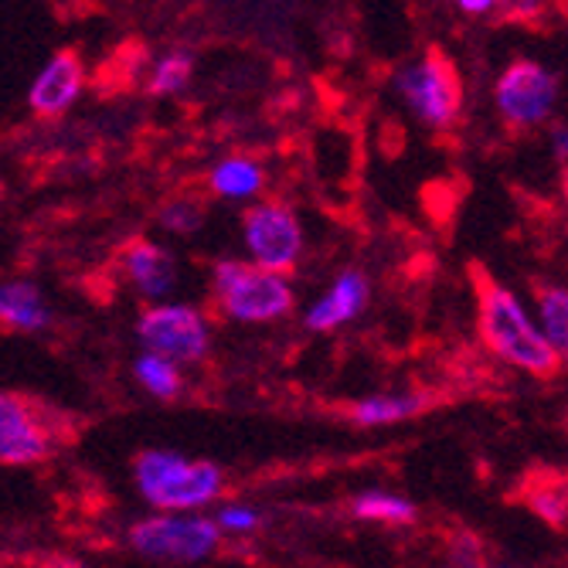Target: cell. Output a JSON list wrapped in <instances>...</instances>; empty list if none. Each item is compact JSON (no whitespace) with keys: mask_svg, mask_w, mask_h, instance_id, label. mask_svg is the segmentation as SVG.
I'll return each instance as SVG.
<instances>
[{"mask_svg":"<svg viewBox=\"0 0 568 568\" xmlns=\"http://www.w3.org/2000/svg\"><path fill=\"white\" fill-rule=\"evenodd\" d=\"M467 273L477 293V324L487 347L497 351L504 361H510L514 368H521L535 378H551L561 365V354L551 344V337L538 334L518 296L504 290L487 266L470 263Z\"/></svg>","mask_w":568,"mask_h":568,"instance_id":"cell-1","label":"cell"},{"mask_svg":"<svg viewBox=\"0 0 568 568\" xmlns=\"http://www.w3.org/2000/svg\"><path fill=\"white\" fill-rule=\"evenodd\" d=\"M136 484L150 504L184 510L219 497L222 470L215 463L184 459L174 453H143L136 459Z\"/></svg>","mask_w":568,"mask_h":568,"instance_id":"cell-2","label":"cell"},{"mask_svg":"<svg viewBox=\"0 0 568 568\" xmlns=\"http://www.w3.org/2000/svg\"><path fill=\"white\" fill-rule=\"evenodd\" d=\"M398 92L426 126H449L463 106V82L456 62L443 48H429L419 65L398 72Z\"/></svg>","mask_w":568,"mask_h":568,"instance_id":"cell-3","label":"cell"},{"mask_svg":"<svg viewBox=\"0 0 568 568\" xmlns=\"http://www.w3.org/2000/svg\"><path fill=\"white\" fill-rule=\"evenodd\" d=\"M215 290L222 306L235 321H273L283 317L293 306V293L290 286L280 280V273L266 270V266H245V263H219L215 266Z\"/></svg>","mask_w":568,"mask_h":568,"instance_id":"cell-4","label":"cell"},{"mask_svg":"<svg viewBox=\"0 0 568 568\" xmlns=\"http://www.w3.org/2000/svg\"><path fill=\"white\" fill-rule=\"evenodd\" d=\"M55 443V419H48V405L8 392L0 398V459L8 467L38 463Z\"/></svg>","mask_w":568,"mask_h":568,"instance_id":"cell-5","label":"cell"},{"mask_svg":"<svg viewBox=\"0 0 568 568\" xmlns=\"http://www.w3.org/2000/svg\"><path fill=\"white\" fill-rule=\"evenodd\" d=\"M558 99V75L541 69L538 62H514L497 82L500 116L514 130L538 126Z\"/></svg>","mask_w":568,"mask_h":568,"instance_id":"cell-6","label":"cell"},{"mask_svg":"<svg viewBox=\"0 0 568 568\" xmlns=\"http://www.w3.org/2000/svg\"><path fill=\"white\" fill-rule=\"evenodd\" d=\"M245 242L255 255V263L273 270V273H286L300 260L303 232H300V222L286 204L266 201L245 215Z\"/></svg>","mask_w":568,"mask_h":568,"instance_id":"cell-7","label":"cell"},{"mask_svg":"<svg viewBox=\"0 0 568 568\" xmlns=\"http://www.w3.org/2000/svg\"><path fill=\"white\" fill-rule=\"evenodd\" d=\"M130 545L146 558L197 561L219 545V528L197 518H153L130 531Z\"/></svg>","mask_w":568,"mask_h":568,"instance_id":"cell-8","label":"cell"},{"mask_svg":"<svg viewBox=\"0 0 568 568\" xmlns=\"http://www.w3.org/2000/svg\"><path fill=\"white\" fill-rule=\"evenodd\" d=\"M146 351L174 361H197L209 351V331L191 306H150L136 324Z\"/></svg>","mask_w":568,"mask_h":568,"instance_id":"cell-9","label":"cell"},{"mask_svg":"<svg viewBox=\"0 0 568 568\" xmlns=\"http://www.w3.org/2000/svg\"><path fill=\"white\" fill-rule=\"evenodd\" d=\"M82 89V62L75 51H59L31 85V110L38 116H62Z\"/></svg>","mask_w":568,"mask_h":568,"instance_id":"cell-10","label":"cell"},{"mask_svg":"<svg viewBox=\"0 0 568 568\" xmlns=\"http://www.w3.org/2000/svg\"><path fill=\"white\" fill-rule=\"evenodd\" d=\"M368 303V283L361 273H344L334 290L314 303V310L306 314V327L310 331H334L344 321H354Z\"/></svg>","mask_w":568,"mask_h":568,"instance_id":"cell-11","label":"cell"},{"mask_svg":"<svg viewBox=\"0 0 568 568\" xmlns=\"http://www.w3.org/2000/svg\"><path fill=\"white\" fill-rule=\"evenodd\" d=\"M126 270H130L136 290L146 293V296L171 293L174 273H178L171 252L161 248V245H153V242H143V239L130 242V248H126Z\"/></svg>","mask_w":568,"mask_h":568,"instance_id":"cell-12","label":"cell"},{"mask_svg":"<svg viewBox=\"0 0 568 568\" xmlns=\"http://www.w3.org/2000/svg\"><path fill=\"white\" fill-rule=\"evenodd\" d=\"M521 500L551 528L568 525V484L551 467H535L521 484Z\"/></svg>","mask_w":568,"mask_h":568,"instance_id":"cell-13","label":"cell"},{"mask_svg":"<svg viewBox=\"0 0 568 568\" xmlns=\"http://www.w3.org/2000/svg\"><path fill=\"white\" fill-rule=\"evenodd\" d=\"M0 317L14 331H41L48 324V306L31 283H8L0 293Z\"/></svg>","mask_w":568,"mask_h":568,"instance_id":"cell-14","label":"cell"},{"mask_svg":"<svg viewBox=\"0 0 568 568\" xmlns=\"http://www.w3.org/2000/svg\"><path fill=\"white\" fill-rule=\"evenodd\" d=\"M433 405L429 395H382V398H368L351 408V419L361 426H388V423H402L426 412Z\"/></svg>","mask_w":568,"mask_h":568,"instance_id":"cell-15","label":"cell"},{"mask_svg":"<svg viewBox=\"0 0 568 568\" xmlns=\"http://www.w3.org/2000/svg\"><path fill=\"white\" fill-rule=\"evenodd\" d=\"M535 296H538V306H541L545 334L551 337L558 354L568 361V290H558V286H548V283H535Z\"/></svg>","mask_w":568,"mask_h":568,"instance_id":"cell-16","label":"cell"},{"mask_svg":"<svg viewBox=\"0 0 568 568\" xmlns=\"http://www.w3.org/2000/svg\"><path fill=\"white\" fill-rule=\"evenodd\" d=\"M212 187L225 197H245V194H255L263 187V171L252 161L235 158V161L219 164V171L212 174Z\"/></svg>","mask_w":568,"mask_h":568,"instance_id":"cell-17","label":"cell"},{"mask_svg":"<svg viewBox=\"0 0 568 568\" xmlns=\"http://www.w3.org/2000/svg\"><path fill=\"white\" fill-rule=\"evenodd\" d=\"M136 378L153 392V395H161V398H174L178 388H181V378L174 372V365L164 357V354H143L136 361Z\"/></svg>","mask_w":568,"mask_h":568,"instance_id":"cell-18","label":"cell"},{"mask_svg":"<svg viewBox=\"0 0 568 568\" xmlns=\"http://www.w3.org/2000/svg\"><path fill=\"white\" fill-rule=\"evenodd\" d=\"M357 518H378V521H412L416 518V507L402 497H388V494H365L354 504Z\"/></svg>","mask_w":568,"mask_h":568,"instance_id":"cell-19","label":"cell"},{"mask_svg":"<svg viewBox=\"0 0 568 568\" xmlns=\"http://www.w3.org/2000/svg\"><path fill=\"white\" fill-rule=\"evenodd\" d=\"M191 69H194V59L187 55V51H171V55L158 65V72H153L150 92H158V95L178 92L191 79Z\"/></svg>","mask_w":568,"mask_h":568,"instance_id":"cell-20","label":"cell"},{"mask_svg":"<svg viewBox=\"0 0 568 568\" xmlns=\"http://www.w3.org/2000/svg\"><path fill=\"white\" fill-rule=\"evenodd\" d=\"M201 219H204L201 209H197V204H191V201H174V204H168V209L161 212V222L171 232H197Z\"/></svg>","mask_w":568,"mask_h":568,"instance_id":"cell-21","label":"cell"},{"mask_svg":"<svg viewBox=\"0 0 568 568\" xmlns=\"http://www.w3.org/2000/svg\"><path fill=\"white\" fill-rule=\"evenodd\" d=\"M500 11L510 21H535L541 11V0H500Z\"/></svg>","mask_w":568,"mask_h":568,"instance_id":"cell-22","label":"cell"},{"mask_svg":"<svg viewBox=\"0 0 568 568\" xmlns=\"http://www.w3.org/2000/svg\"><path fill=\"white\" fill-rule=\"evenodd\" d=\"M477 551H480V541H477V538L459 535L456 545H453V561H459V565H477V561H480Z\"/></svg>","mask_w":568,"mask_h":568,"instance_id":"cell-23","label":"cell"},{"mask_svg":"<svg viewBox=\"0 0 568 568\" xmlns=\"http://www.w3.org/2000/svg\"><path fill=\"white\" fill-rule=\"evenodd\" d=\"M219 525H225L232 531H248V528H255V514L252 510H242V507H229V510H222Z\"/></svg>","mask_w":568,"mask_h":568,"instance_id":"cell-24","label":"cell"},{"mask_svg":"<svg viewBox=\"0 0 568 568\" xmlns=\"http://www.w3.org/2000/svg\"><path fill=\"white\" fill-rule=\"evenodd\" d=\"M555 153H558V161H568V130L565 126L555 130Z\"/></svg>","mask_w":568,"mask_h":568,"instance_id":"cell-25","label":"cell"},{"mask_svg":"<svg viewBox=\"0 0 568 568\" xmlns=\"http://www.w3.org/2000/svg\"><path fill=\"white\" fill-rule=\"evenodd\" d=\"M494 0H459V8L463 11H470V14H480V11H490Z\"/></svg>","mask_w":568,"mask_h":568,"instance_id":"cell-26","label":"cell"}]
</instances>
